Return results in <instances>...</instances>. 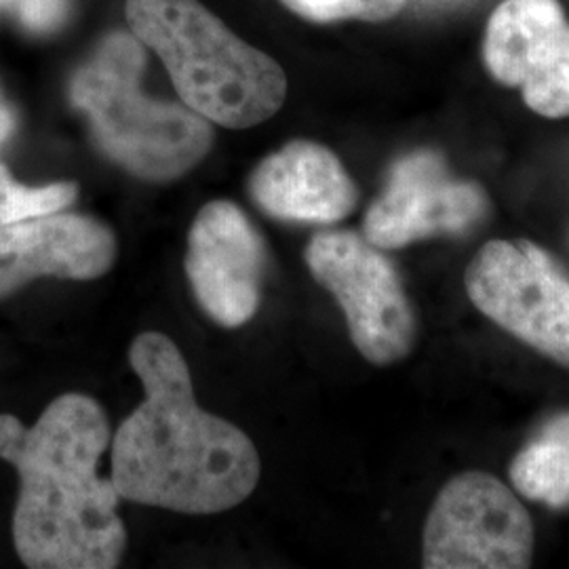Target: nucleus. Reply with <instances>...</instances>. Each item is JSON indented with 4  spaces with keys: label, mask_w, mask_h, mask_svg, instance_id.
Returning a JSON list of instances; mask_svg holds the SVG:
<instances>
[{
    "label": "nucleus",
    "mask_w": 569,
    "mask_h": 569,
    "mask_svg": "<svg viewBox=\"0 0 569 569\" xmlns=\"http://www.w3.org/2000/svg\"><path fill=\"white\" fill-rule=\"evenodd\" d=\"M129 363L143 401L112 441L119 496L183 515H216L244 502L260 481V456L241 428L194 399L182 350L159 331L140 333Z\"/></svg>",
    "instance_id": "obj_1"
},
{
    "label": "nucleus",
    "mask_w": 569,
    "mask_h": 569,
    "mask_svg": "<svg viewBox=\"0 0 569 569\" xmlns=\"http://www.w3.org/2000/svg\"><path fill=\"white\" fill-rule=\"evenodd\" d=\"M110 443L102 407L68 392L34 427L0 416V458L20 472L13 542L32 569L117 568L127 531L112 479L98 472Z\"/></svg>",
    "instance_id": "obj_2"
},
{
    "label": "nucleus",
    "mask_w": 569,
    "mask_h": 569,
    "mask_svg": "<svg viewBox=\"0 0 569 569\" xmlns=\"http://www.w3.org/2000/svg\"><path fill=\"white\" fill-rule=\"evenodd\" d=\"M124 13L138 41L163 61L182 102L204 121L249 129L281 110L283 68L199 0H127Z\"/></svg>",
    "instance_id": "obj_3"
},
{
    "label": "nucleus",
    "mask_w": 569,
    "mask_h": 569,
    "mask_svg": "<svg viewBox=\"0 0 569 569\" xmlns=\"http://www.w3.org/2000/svg\"><path fill=\"white\" fill-rule=\"evenodd\" d=\"M143 66L138 37L114 32L79 68L70 98L106 157L146 182H171L203 161L213 131L188 106L148 98Z\"/></svg>",
    "instance_id": "obj_4"
},
{
    "label": "nucleus",
    "mask_w": 569,
    "mask_h": 569,
    "mask_svg": "<svg viewBox=\"0 0 569 569\" xmlns=\"http://www.w3.org/2000/svg\"><path fill=\"white\" fill-rule=\"evenodd\" d=\"M312 279L345 312L352 345L373 366L403 361L416 346L418 319L395 264L380 247L348 230H327L305 251Z\"/></svg>",
    "instance_id": "obj_5"
},
{
    "label": "nucleus",
    "mask_w": 569,
    "mask_h": 569,
    "mask_svg": "<svg viewBox=\"0 0 569 569\" xmlns=\"http://www.w3.org/2000/svg\"><path fill=\"white\" fill-rule=\"evenodd\" d=\"M465 284L489 321L569 369V274L549 251L493 239L470 260Z\"/></svg>",
    "instance_id": "obj_6"
},
{
    "label": "nucleus",
    "mask_w": 569,
    "mask_h": 569,
    "mask_svg": "<svg viewBox=\"0 0 569 569\" xmlns=\"http://www.w3.org/2000/svg\"><path fill=\"white\" fill-rule=\"evenodd\" d=\"M533 523L498 477L470 470L449 479L428 512L427 569H523L533 559Z\"/></svg>",
    "instance_id": "obj_7"
},
{
    "label": "nucleus",
    "mask_w": 569,
    "mask_h": 569,
    "mask_svg": "<svg viewBox=\"0 0 569 569\" xmlns=\"http://www.w3.org/2000/svg\"><path fill=\"white\" fill-rule=\"evenodd\" d=\"M488 192L449 173L435 150H416L392 164L385 192L371 203L363 232L380 249H401L432 237H462L486 222Z\"/></svg>",
    "instance_id": "obj_8"
},
{
    "label": "nucleus",
    "mask_w": 569,
    "mask_h": 569,
    "mask_svg": "<svg viewBox=\"0 0 569 569\" xmlns=\"http://www.w3.org/2000/svg\"><path fill=\"white\" fill-rule=\"evenodd\" d=\"M481 56L493 81L521 89L529 110L569 119V21L559 0H502Z\"/></svg>",
    "instance_id": "obj_9"
},
{
    "label": "nucleus",
    "mask_w": 569,
    "mask_h": 569,
    "mask_svg": "<svg viewBox=\"0 0 569 569\" xmlns=\"http://www.w3.org/2000/svg\"><path fill=\"white\" fill-rule=\"evenodd\" d=\"M264 241L230 201L204 204L188 234L186 274L194 298L220 326L241 327L260 306Z\"/></svg>",
    "instance_id": "obj_10"
},
{
    "label": "nucleus",
    "mask_w": 569,
    "mask_h": 569,
    "mask_svg": "<svg viewBox=\"0 0 569 569\" xmlns=\"http://www.w3.org/2000/svg\"><path fill=\"white\" fill-rule=\"evenodd\" d=\"M117 258V239L100 220L49 213L0 226V298L41 277L91 281Z\"/></svg>",
    "instance_id": "obj_11"
},
{
    "label": "nucleus",
    "mask_w": 569,
    "mask_h": 569,
    "mask_svg": "<svg viewBox=\"0 0 569 569\" xmlns=\"http://www.w3.org/2000/svg\"><path fill=\"white\" fill-rule=\"evenodd\" d=\"M249 192L268 216L298 224H338L359 201L342 161L308 140L289 142L266 157L251 173Z\"/></svg>",
    "instance_id": "obj_12"
},
{
    "label": "nucleus",
    "mask_w": 569,
    "mask_h": 569,
    "mask_svg": "<svg viewBox=\"0 0 569 569\" xmlns=\"http://www.w3.org/2000/svg\"><path fill=\"white\" fill-rule=\"evenodd\" d=\"M515 489L550 509H569V411L550 418L509 468Z\"/></svg>",
    "instance_id": "obj_13"
},
{
    "label": "nucleus",
    "mask_w": 569,
    "mask_h": 569,
    "mask_svg": "<svg viewBox=\"0 0 569 569\" xmlns=\"http://www.w3.org/2000/svg\"><path fill=\"white\" fill-rule=\"evenodd\" d=\"M77 183H49L30 188L16 182L4 164H0V226L58 213L77 199Z\"/></svg>",
    "instance_id": "obj_14"
},
{
    "label": "nucleus",
    "mask_w": 569,
    "mask_h": 569,
    "mask_svg": "<svg viewBox=\"0 0 569 569\" xmlns=\"http://www.w3.org/2000/svg\"><path fill=\"white\" fill-rule=\"evenodd\" d=\"M289 11L308 21L359 20L378 23L395 18L407 0H279Z\"/></svg>",
    "instance_id": "obj_15"
},
{
    "label": "nucleus",
    "mask_w": 569,
    "mask_h": 569,
    "mask_svg": "<svg viewBox=\"0 0 569 569\" xmlns=\"http://www.w3.org/2000/svg\"><path fill=\"white\" fill-rule=\"evenodd\" d=\"M21 23L34 32L56 30L68 16V0H16Z\"/></svg>",
    "instance_id": "obj_16"
},
{
    "label": "nucleus",
    "mask_w": 569,
    "mask_h": 569,
    "mask_svg": "<svg viewBox=\"0 0 569 569\" xmlns=\"http://www.w3.org/2000/svg\"><path fill=\"white\" fill-rule=\"evenodd\" d=\"M13 124H16V117L13 112L0 103V142L13 131Z\"/></svg>",
    "instance_id": "obj_17"
},
{
    "label": "nucleus",
    "mask_w": 569,
    "mask_h": 569,
    "mask_svg": "<svg viewBox=\"0 0 569 569\" xmlns=\"http://www.w3.org/2000/svg\"><path fill=\"white\" fill-rule=\"evenodd\" d=\"M13 2H16V0H0V7H9V4L13 7Z\"/></svg>",
    "instance_id": "obj_18"
}]
</instances>
